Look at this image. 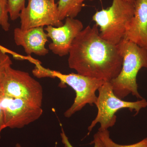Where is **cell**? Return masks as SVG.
<instances>
[{"label": "cell", "instance_id": "cell-21", "mask_svg": "<svg viewBox=\"0 0 147 147\" xmlns=\"http://www.w3.org/2000/svg\"><path fill=\"white\" fill-rule=\"evenodd\" d=\"M51 1H53V2H55V0H51Z\"/></svg>", "mask_w": 147, "mask_h": 147}, {"label": "cell", "instance_id": "cell-16", "mask_svg": "<svg viewBox=\"0 0 147 147\" xmlns=\"http://www.w3.org/2000/svg\"><path fill=\"white\" fill-rule=\"evenodd\" d=\"M12 62L5 51L0 47V82L3 74L9 67L11 66Z\"/></svg>", "mask_w": 147, "mask_h": 147}, {"label": "cell", "instance_id": "cell-22", "mask_svg": "<svg viewBox=\"0 0 147 147\" xmlns=\"http://www.w3.org/2000/svg\"><path fill=\"white\" fill-rule=\"evenodd\" d=\"M135 1V0H134V1Z\"/></svg>", "mask_w": 147, "mask_h": 147}, {"label": "cell", "instance_id": "cell-7", "mask_svg": "<svg viewBox=\"0 0 147 147\" xmlns=\"http://www.w3.org/2000/svg\"><path fill=\"white\" fill-rule=\"evenodd\" d=\"M20 28L28 30L38 27L63 25L59 18L57 3L51 0H28V4L21 11Z\"/></svg>", "mask_w": 147, "mask_h": 147}, {"label": "cell", "instance_id": "cell-14", "mask_svg": "<svg viewBox=\"0 0 147 147\" xmlns=\"http://www.w3.org/2000/svg\"><path fill=\"white\" fill-rule=\"evenodd\" d=\"M9 13L11 20L15 21L19 18L21 11L25 7L26 0H7Z\"/></svg>", "mask_w": 147, "mask_h": 147}, {"label": "cell", "instance_id": "cell-17", "mask_svg": "<svg viewBox=\"0 0 147 147\" xmlns=\"http://www.w3.org/2000/svg\"><path fill=\"white\" fill-rule=\"evenodd\" d=\"M61 137L62 142L64 145L65 147H74L69 143L68 138L65 135L63 129L62 128V133H61ZM91 144H94V147H105V145L102 140L100 139L99 134L98 132L94 135V139L92 142H91Z\"/></svg>", "mask_w": 147, "mask_h": 147}, {"label": "cell", "instance_id": "cell-11", "mask_svg": "<svg viewBox=\"0 0 147 147\" xmlns=\"http://www.w3.org/2000/svg\"><path fill=\"white\" fill-rule=\"evenodd\" d=\"M134 16L127 27L123 39L147 50V0H135Z\"/></svg>", "mask_w": 147, "mask_h": 147}, {"label": "cell", "instance_id": "cell-2", "mask_svg": "<svg viewBox=\"0 0 147 147\" xmlns=\"http://www.w3.org/2000/svg\"><path fill=\"white\" fill-rule=\"evenodd\" d=\"M117 46L122 57L123 62L118 76L110 82L114 94L121 99L130 94L142 99L138 90L137 76L141 69L147 68V50L125 39Z\"/></svg>", "mask_w": 147, "mask_h": 147}, {"label": "cell", "instance_id": "cell-1", "mask_svg": "<svg viewBox=\"0 0 147 147\" xmlns=\"http://www.w3.org/2000/svg\"><path fill=\"white\" fill-rule=\"evenodd\" d=\"M122 62L117 45L102 39L96 24L79 32L69 53V68L78 74L105 82L118 76Z\"/></svg>", "mask_w": 147, "mask_h": 147}, {"label": "cell", "instance_id": "cell-9", "mask_svg": "<svg viewBox=\"0 0 147 147\" xmlns=\"http://www.w3.org/2000/svg\"><path fill=\"white\" fill-rule=\"evenodd\" d=\"M83 28L82 22L70 17L66 18L65 23L61 26H47L44 30L52 41L49 50L60 57L69 55L74 40Z\"/></svg>", "mask_w": 147, "mask_h": 147}, {"label": "cell", "instance_id": "cell-15", "mask_svg": "<svg viewBox=\"0 0 147 147\" xmlns=\"http://www.w3.org/2000/svg\"><path fill=\"white\" fill-rule=\"evenodd\" d=\"M8 1L0 0V26L5 31H8L10 29Z\"/></svg>", "mask_w": 147, "mask_h": 147}, {"label": "cell", "instance_id": "cell-13", "mask_svg": "<svg viewBox=\"0 0 147 147\" xmlns=\"http://www.w3.org/2000/svg\"><path fill=\"white\" fill-rule=\"evenodd\" d=\"M100 139L105 147H147V137L142 141L132 144L122 145L115 143L110 138V132L108 130L98 131Z\"/></svg>", "mask_w": 147, "mask_h": 147}, {"label": "cell", "instance_id": "cell-10", "mask_svg": "<svg viewBox=\"0 0 147 147\" xmlns=\"http://www.w3.org/2000/svg\"><path fill=\"white\" fill-rule=\"evenodd\" d=\"M43 27H35L23 30L16 28L13 31V38L17 46L24 47L28 55L33 53L39 56H45L49 53L45 47L48 36Z\"/></svg>", "mask_w": 147, "mask_h": 147}, {"label": "cell", "instance_id": "cell-6", "mask_svg": "<svg viewBox=\"0 0 147 147\" xmlns=\"http://www.w3.org/2000/svg\"><path fill=\"white\" fill-rule=\"evenodd\" d=\"M0 87L5 95L20 98L35 106H42V86L28 72L9 67L2 76Z\"/></svg>", "mask_w": 147, "mask_h": 147}, {"label": "cell", "instance_id": "cell-5", "mask_svg": "<svg viewBox=\"0 0 147 147\" xmlns=\"http://www.w3.org/2000/svg\"><path fill=\"white\" fill-rule=\"evenodd\" d=\"M98 90L99 94L95 104L98 109L97 115L88 127V134L98 123L100 124L99 131L108 130L114 126L117 121L116 113L120 109L127 108L131 112L135 111L137 115L141 109L147 106V101L145 98L131 102L119 98L114 94L110 82H105Z\"/></svg>", "mask_w": 147, "mask_h": 147}, {"label": "cell", "instance_id": "cell-19", "mask_svg": "<svg viewBox=\"0 0 147 147\" xmlns=\"http://www.w3.org/2000/svg\"><path fill=\"white\" fill-rule=\"evenodd\" d=\"M126 1L131 3H134V0H126Z\"/></svg>", "mask_w": 147, "mask_h": 147}, {"label": "cell", "instance_id": "cell-12", "mask_svg": "<svg viewBox=\"0 0 147 147\" xmlns=\"http://www.w3.org/2000/svg\"><path fill=\"white\" fill-rule=\"evenodd\" d=\"M86 1L94 0H59L57 4L60 20L62 21L67 17L75 18L81 12Z\"/></svg>", "mask_w": 147, "mask_h": 147}, {"label": "cell", "instance_id": "cell-4", "mask_svg": "<svg viewBox=\"0 0 147 147\" xmlns=\"http://www.w3.org/2000/svg\"><path fill=\"white\" fill-rule=\"evenodd\" d=\"M40 77L57 78L61 83L71 87L76 93V97L71 107L65 112V117L69 118L76 112L82 110L87 104H95L97 96L96 92L105 83V81L93 79L78 74H63L40 67L38 71Z\"/></svg>", "mask_w": 147, "mask_h": 147}, {"label": "cell", "instance_id": "cell-20", "mask_svg": "<svg viewBox=\"0 0 147 147\" xmlns=\"http://www.w3.org/2000/svg\"><path fill=\"white\" fill-rule=\"evenodd\" d=\"M15 147H22V146H21L20 144L17 143V144H16V145H15Z\"/></svg>", "mask_w": 147, "mask_h": 147}, {"label": "cell", "instance_id": "cell-18", "mask_svg": "<svg viewBox=\"0 0 147 147\" xmlns=\"http://www.w3.org/2000/svg\"><path fill=\"white\" fill-rule=\"evenodd\" d=\"M3 92L1 89L0 87V139L1 138V133L3 129L5 128V125L4 118V113L2 108L1 101L2 97Z\"/></svg>", "mask_w": 147, "mask_h": 147}, {"label": "cell", "instance_id": "cell-3", "mask_svg": "<svg viewBox=\"0 0 147 147\" xmlns=\"http://www.w3.org/2000/svg\"><path fill=\"white\" fill-rule=\"evenodd\" d=\"M134 13V3L126 0H113L110 7L96 11L92 20L100 28L102 39L117 45L123 39Z\"/></svg>", "mask_w": 147, "mask_h": 147}, {"label": "cell", "instance_id": "cell-8", "mask_svg": "<svg viewBox=\"0 0 147 147\" xmlns=\"http://www.w3.org/2000/svg\"><path fill=\"white\" fill-rule=\"evenodd\" d=\"M1 104L5 128H23L38 119L43 113L41 107L3 94Z\"/></svg>", "mask_w": 147, "mask_h": 147}]
</instances>
